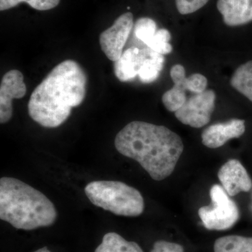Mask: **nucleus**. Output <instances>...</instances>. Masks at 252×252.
I'll use <instances>...</instances> for the list:
<instances>
[{
  "label": "nucleus",
  "instance_id": "nucleus-17",
  "mask_svg": "<svg viewBox=\"0 0 252 252\" xmlns=\"http://www.w3.org/2000/svg\"><path fill=\"white\" fill-rule=\"evenodd\" d=\"M215 252H252V238L240 235H228L217 239L214 245Z\"/></svg>",
  "mask_w": 252,
  "mask_h": 252
},
{
  "label": "nucleus",
  "instance_id": "nucleus-21",
  "mask_svg": "<svg viewBox=\"0 0 252 252\" xmlns=\"http://www.w3.org/2000/svg\"><path fill=\"white\" fill-rule=\"evenodd\" d=\"M209 0H176V6L182 15L192 14L201 9Z\"/></svg>",
  "mask_w": 252,
  "mask_h": 252
},
{
  "label": "nucleus",
  "instance_id": "nucleus-13",
  "mask_svg": "<svg viewBox=\"0 0 252 252\" xmlns=\"http://www.w3.org/2000/svg\"><path fill=\"white\" fill-rule=\"evenodd\" d=\"M147 49L129 48L114 62V73L119 81L126 82L135 79L138 76L142 63L147 55Z\"/></svg>",
  "mask_w": 252,
  "mask_h": 252
},
{
  "label": "nucleus",
  "instance_id": "nucleus-19",
  "mask_svg": "<svg viewBox=\"0 0 252 252\" xmlns=\"http://www.w3.org/2000/svg\"><path fill=\"white\" fill-rule=\"evenodd\" d=\"M61 0H0V10L5 11L26 2L31 7L39 11H47L56 7Z\"/></svg>",
  "mask_w": 252,
  "mask_h": 252
},
{
  "label": "nucleus",
  "instance_id": "nucleus-2",
  "mask_svg": "<svg viewBox=\"0 0 252 252\" xmlns=\"http://www.w3.org/2000/svg\"><path fill=\"white\" fill-rule=\"evenodd\" d=\"M87 77L79 63L67 60L56 66L31 94L30 117L45 127L62 125L72 107L85 99Z\"/></svg>",
  "mask_w": 252,
  "mask_h": 252
},
{
  "label": "nucleus",
  "instance_id": "nucleus-16",
  "mask_svg": "<svg viewBox=\"0 0 252 252\" xmlns=\"http://www.w3.org/2000/svg\"><path fill=\"white\" fill-rule=\"evenodd\" d=\"M230 83L232 87L252 102V61L239 66Z\"/></svg>",
  "mask_w": 252,
  "mask_h": 252
},
{
  "label": "nucleus",
  "instance_id": "nucleus-6",
  "mask_svg": "<svg viewBox=\"0 0 252 252\" xmlns=\"http://www.w3.org/2000/svg\"><path fill=\"white\" fill-rule=\"evenodd\" d=\"M215 102L216 94L214 91L206 90L201 94H194L175 112V117L185 125L200 128L210 122Z\"/></svg>",
  "mask_w": 252,
  "mask_h": 252
},
{
  "label": "nucleus",
  "instance_id": "nucleus-1",
  "mask_svg": "<svg viewBox=\"0 0 252 252\" xmlns=\"http://www.w3.org/2000/svg\"><path fill=\"white\" fill-rule=\"evenodd\" d=\"M114 144L119 153L138 162L156 181L172 175L184 151L177 133L165 126L144 122L126 125L116 136Z\"/></svg>",
  "mask_w": 252,
  "mask_h": 252
},
{
  "label": "nucleus",
  "instance_id": "nucleus-8",
  "mask_svg": "<svg viewBox=\"0 0 252 252\" xmlns=\"http://www.w3.org/2000/svg\"><path fill=\"white\" fill-rule=\"evenodd\" d=\"M26 94L24 77L20 71L13 69L4 74L0 86V123L6 124L13 115L12 100L21 99Z\"/></svg>",
  "mask_w": 252,
  "mask_h": 252
},
{
  "label": "nucleus",
  "instance_id": "nucleus-15",
  "mask_svg": "<svg viewBox=\"0 0 252 252\" xmlns=\"http://www.w3.org/2000/svg\"><path fill=\"white\" fill-rule=\"evenodd\" d=\"M94 252H144L135 242L127 241L120 235L111 232L104 235L102 243Z\"/></svg>",
  "mask_w": 252,
  "mask_h": 252
},
{
  "label": "nucleus",
  "instance_id": "nucleus-18",
  "mask_svg": "<svg viewBox=\"0 0 252 252\" xmlns=\"http://www.w3.org/2000/svg\"><path fill=\"white\" fill-rule=\"evenodd\" d=\"M157 32V23L152 18H140L136 21L134 33L136 37L145 45H148Z\"/></svg>",
  "mask_w": 252,
  "mask_h": 252
},
{
  "label": "nucleus",
  "instance_id": "nucleus-23",
  "mask_svg": "<svg viewBox=\"0 0 252 252\" xmlns=\"http://www.w3.org/2000/svg\"><path fill=\"white\" fill-rule=\"evenodd\" d=\"M34 252H51L49 250H48L47 248L44 247V248L39 249V250H36V251Z\"/></svg>",
  "mask_w": 252,
  "mask_h": 252
},
{
  "label": "nucleus",
  "instance_id": "nucleus-7",
  "mask_svg": "<svg viewBox=\"0 0 252 252\" xmlns=\"http://www.w3.org/2000/svg\"><path fill=\"white\" fill-rule=\"evenodd\" d=\"M133 28V15L127 12L121 15L114 24L99 36L101 49L113 62L120 59L123 49Z\"/></svg>",
  "mask_w": 252,
  "mask_h": 252
},
{
  "label": "nucleus",
  "instance_id": "nucleus-10",
  "mask_svg": "<svg viewBox=\"0 0 252 252\" xmlns=\"http://www.w3.org/2000/svg\"><path fill=\"white\" fill-rule=\"evenodd\" d=\"M245 132V121L230 119L228 122L219 123L206 127L202 132V142L208 148L217 149L231 139L239 138Z\"/></svg>",
  "mask_w": 252,
  "mask_h": 252
},
{
  "label": "nucleus",
  "instance_id": "nucleus-3",
  "mask_svg": "<svg viewBox=\"0 0 252 252\" xmlns=\"http://www.w3.org/2000/svg\"><path fill=\"white\" fill-rule=\"evenodd\" d=\"M0 219L16 229L31 230L54 224L57 211L52 202L39 190L17 179L2 177Z\"/></svg>",
  "mask_w": 252,
  "mask_h": 252
},
{
  "label": "nucleus",
  "instance_id": "nucleus-9",
  "mask_svg": "<svg viewBox=\"0 0 252 252\" xmlns=\"http://www.w3.org/2000/svg\"><path fill=\"white\" fill-rule=\"evenodd\" d=\"M218 177L229 196H235L240 192H249L252 188L251 177L237 159H230L222 165Z\"/></svg>",
  "mask_w": 252,
  "mask_h": 252
},
{
  "label": "nucleus",
  "instance_id": "nucleus-14",
  "mask_svg": "<svg viewBox=\"0 0 252 252\" xmlns=\"http://www.w3.org/2000/svg\"><path fill=\"white\" fill-rule=\"evenodd\" d=\"M165 58L147 47V55L139 72L140 80L144 84H151L157 81L163 68Z\"/></svg>",
  "mask_w": 252,
  "mask_h": 252
},
{
  "label": "nucleus",
  "instance_id": "nucleus-22",
  "mask_svg": "<svg viewBox=\"0 0 252 252\" xmlns=\"http://www.w3.org/2000/svg\"><path fill=\"white\" fill-rule=\"evenodd\" d=\"M151 252H185L183 247L179 244L165 240H158L154 244Z\"/></svg>",
  "mask_w": 252,
  "mask_h": 252
},
{
  "label": "nucleus",
  "instance_id": "nucleus-11",
  "mask_svg": "<svg viewBox=\"0 0 252 252\" xmlns=\"http://www.w3.org/2000/svg\"><path fill=\"white\" fill-rule=\"evenodd\" d=\"M170 76L174 86L163 94L162 102L169 112H176L187 102L186 92L190 91V87L185 68L182 64H175L170 70Z\"/></svg>",
  "mask_w": 252,
  "mask_h": 252
},
{
  "label": "nucleus",
  "instance_id": "nucleus-5",
  "mask_svg": "<svg viewBox=\"0 0 252 252\" xmlns=\"http://www.w3.org/2000/svg\"><path fill=\"white\" fill-rule=\"evenodd\" d=\"M210 193L212 205L200 207L198 210L204 226L208 230L229 229L240 218L238 205L221 186H212Z\"/></svg>",
  "mask_w": 252,
  "mask_h": 252
},
{
  "label": "nucleus",
  "instance_id": "nucleus-20",
  "mask_svg": "<svg viewBox=\"0 0 252 252\" xmlns=\"http://www.w3.org/2000/svg\"><path fill=\"white\" fill-rule=\"evenodd\" d=\"M170 40L171 34L170 32L162 28L157 31L153 39L147 46L158 54L165 56L170 54L172 51V46L170 44Z\"/></svg>",
  "mask_w": 252,
  "mask_h": 252
},
{
  "label": "nucleus",
  "instance_id": "nucleus-12",
  "mask_svg": "<svg viewBox=\"0 0 252 252\" xmlns=\"http://www.w3.org/2000/svg\"><path fill=\"white\" fill-rule=\"evenodd\" d=\"M217 6L227 26H243L252 21V0H218Z\"/></svg>",
  "mask_w": 252,
  "mask_h": 252
},
{
  "label": "nucleus",
  "instance_id": "nucleus-4",
  "mask_svg": "<svg viewBox=\"0 0 252 252\" xmlns=\"http://www.w3.org/2000/svg\"><path fill=\"white\" fill-rule=\"evenodd\" d=\"M85 193L95 206L119 216L138 217L143 213L144 198L137 189L118 181H94Z\"/></svg>",
  "mask_w": 252,
  "mask_h": 252
}]
</instances>
